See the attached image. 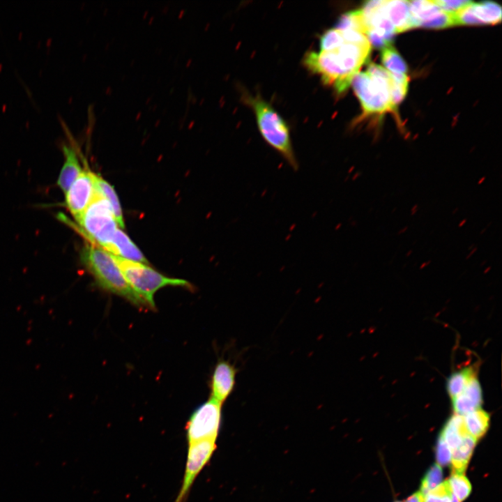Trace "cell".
<instances>
[{
  "label": "cell",
  "mask_w": 502,
  "mask_h": 502,
  "mask_svg": "<svg viewBox=\"0 0 502 502\" xmlns=\"http://www.w3.org/2000/svg\"><path fill=\"white\" fill-rule=\"evenodd\" d=\"M469 11L476 24H494L501 20V7L493 1L472 3L469 6Z\"/></svg>",
  "instance_id": "obj_15"
},
{
  "label": "cell",
  "mask_w": 502,
  "mask_h": 502,
  "mask_svg": "<svg viewBox=\"0 0 502 502\" xmlns=\"http://www.w3.org/2000/svg\"><path fill=\"white\" fill-rule=\"evenodd\" d=\"M96 192L93 172L83 170L65 193V204L77 220L87 208Z\"/></svg>",
  "instance_id": "obj_9"
},
{
  "label": "cell",
  "mask_w": 502,
  "mask_h": 502,
  "mask_svg": "<svg viewBox=\"0 0 502 502\" xmlns=\"http://www.w3.org/2000/svg\"><path fill=\"white\" fill-rule=\"evenodd\" d=\"M450 502H459V501H458V499H457L456 497H455V496L452 495V499H451V501H450Z\"/></svg>",
  "instance_id": "obj_29"
},
{
  "label": "cell",
  "mask_w": 502,
  "mask_h": 502,
  "mask_svg": "<svg viewBox=\"0 0 502 502\" xmlns=\"http://www.w3.org/2000/svg\"><path fill=\"white\" fill-rule=\"evenodd\" d=\"M467 433L478 441L488 430L490 425V415L480 408L463 416Z\"/></svg>",
  "instance_id": "obj_18"
},
{
  "label": "cell",
  "mask_w": 502,
  "mask_h": 502,
  "mask_svg": "<svg viewBox=\"0 0 502 502\" xmlns=\"http://www.w3.org/2000/svg\"><path fill=\"white\" fill-rule=\"evenodd\" d=\"M93 179L96 191L109 203L118 225L121 228H124L123 212L114 189L107 181L95 173H93Z\"/></svg>",
  "instance_id": "obj_19"
},
{
  "label": "cell",
  "mask_w": 502,
  "mask_h": 502,
  "mask_svg": "<svg viewBox=\"0 0 502 502\" xmlns=\"http://www.w3.org/2000/svg\"><path fill=\"white\" fill-rule=\"evenodd\" d=\"M381 60L388 71L393 74H406L407 65L396 49L389 45L381 49Z\"/></svg>",
  "instance_id": "obj_21"
},
{
  "label": "cell",
  "mask_w": 502,
  "mask_h": 502,
  "mask_svg": "<svg viewBox=\"0 0 502 502\" xmlns=\"http://www.w3.org/2000/svg\"><path fill=\"white\" fill-rule=\"evenodd\" d=\"M103 250L113 255L128 260L145 264H149L137 246L123 231L119 228Z\"/></svg>",
  "instance_id": "obj_12"
},
{
  "label": "cell",
  "mask_w": 502,
  "mask_h": 502,
  "mask_svg": "<svg viewBox=\"0 0 502 502\" xmlns=\"http://www.w3.org/2000/svg\"><path fill=\"white\" fill-rule=\"evenodd\" d=\"M477 441L476 439L467 434L463 438L459 445L452 450L450 460L452 472L464 473Z\"/></svg>",
  "instance_id": "obj_17"
},
{
  "label": "cell",
  "mask_w": 502,
  "mask_h": 502,
  "mask_svg": "<svg viewBox=\"0 0 502 502\" xmlns=\"http://www.w3.org/2000/svg\"><path fill=\"white\" fill-rule=\"evenodd\" d=\"M397 502H400V501H397Z\"/></svg>",
  "instance_id": "obj_30"
},
{
  "label": "cell",
  "mask_w": 502,
  "mask_h": 502,
  "mask_svg": "<svg viewBox=\"0 0 502 502\" xmlns=\"http://www.w3.org/2000/svg\"><path fill=\"white\" fill-rule=\"evenodd\" d=\"M371 49L369 40H346L331 50L308 52L304 63L309 70L320 76L324 84L332 86L337 93H342L367 61Z\"/></svg>",
  "instance_id": "obj_1"
},
{
  "label": "cell",
  "mask_w": 502,
  "mask_h": 502,
  "mask_svg": "<svg viewBox=\"0 0 502 502\" xmlns=\"http://www.w3.org/2000/svg\"><path fill=\"white\" fill-rule=\"evenodd\" d=\"M467 434L463 416L453 414L445 423L440 436L452 451Z\"/></svg>",
  "instance_id": "obj_16"
},
{
  "label": "cell",
  "mask_w": 502,
  "mask_h": 502,
  "mask_svg": "<svg viewBox=\"0 0 502 502\" xmlns=\"http://www.w3.org/2000/svg\"><path fill=\"white\" fill-rule=\"evenodd\" d=\"M79 230L94 245L102 249L109 243L118 229L109 203L97 191L91 202L77 220Z\"/></svg>",
  "instance_id": "obj_6"
},
{
  "label": "cell",
  "mask_w": 502,
  "mask_h": 502,
  "mask_svg": "<svg viewBox=\"0 0 502 502\" xmlns=\"http://www.w3.org/2000/svg\"><path fill=\"white\" fill-rule=\"evenodd\" d=\"M423 496L420 492L411 495L405 502H423Z\"/></svg>",
  "instance_id": "obj_28"
},
{
  "label": "cell",
  "mask_w": 502,
  "mask_h": 502,
  "mask_svg": "<svg viewBox=\"0 0 502 502\" xmlns=\"http://www.w3.org/2000/svg\"><path fill=\"white\" fill-rule=\"evenodd\" d=\"M443 478V469L437 463L434 464L427 471L422 479L420 492L424 496L441 484Z\"/></svg>",
  "instance_id": "obj_24"
},
{
  "label": "cell",
  "mask_w": 502,
  "mask_h": 502,
  "mask_svg": "<svg viewBox=\"0 0 502 502\" xmlns=\"http://www.w3.org/2000/svg\"><path fill=\"white\" fill-rule=\"evenodd\" d=\"M336 28L356 31L365 35L366 28L361 9L344 13L340 17Z\"/></svg>",
  "instance_id": "obj_23"
},
{
  "label": "cell",
  "mask_w": 502,
  "mask_h": 502,
  "mask_svg": "<svg viewBox=\"0 0 502 502\" xmlns=\"http://www.w3.org/2000/svg\"><path fill=\"white\" fill-rule=\"evenodd\" d=\"M452 494L447 480L423 496V502H450Z\"/></svg>",
  "instance_id": "obj_25"
},
{
  "label": "cell",
  "mask_w": 502,
  "mask_h": 502,
  "mask_svg": "<svg viewBox=\"0 0 502 502\" xmlns=\"http://www.w3.org/2000/svg\"><path fill=\"white\" fill-rule=\"evenodd\" d=\"M222 405L209 398L192 412L185 425L188 444L216 441L222 421Z\"/></svg>",
  "instance_id": "obj_7"
},
{
  "label": "cell",
  "mask_w": 502,
  "mask_h": 502,
  "mask_svg": "<svg viewBox=\"0 0 502 502\" xmlns=\"http://www.w3.org/2000/svg\"><path fill=\"white\" fill-rule=\"evenodd\" d=\"M476 376L477 372L472 366L451 374L446 381V391L450 399L460 394L470 381Z\"/></svg>",
  "instance_id": "obj_20"
},
{
  "label": "cell",
  "mask_w": 502,
  "mask_h": 502,
  "mask_svg": "<svg viewBox=\"0 0 502 502\" xmlns=\"http://www.w3.org/2000/svg\"><path fill=\"white\" fill-rule=\"evenodd\" d=\"M111 255L128 284L151 310H156L154 295L160 289L167 286L188 289L192 287L188 281L164 275L148 264Z\"/></svg>",
  "instance_id": "obj_5"
},
{
  "label": "cell",
  "mask_w": 502,
  "mask_h": 502,
  "mask_svg": "<svg viewBox=\"0 0 502 502\" xmlns=\"http://www.w3.org/2000/svg\"><path fill=\"white\" fill-rule=\"evenodd\" d=\"M351 84L364 115L396 111L390 94L392 76L386 68L370 63L366 71L354 76Z\"/></svg>",
  "instance_id": "obj_3"
},
{
  "label": "cell",
  "mask_w": 502,
  "mask_h": 502,
  "mask_svg": "<svg viewBox=\"0 0 502 502\" xmlns=\"http://www.w3.org/2000/svg\"><path fill=\"white\" fill-rule=\"evenodd\" d=\"M80 258L100 288L140 309H149L128 284L110 253L93 244L86 245L81 251Z\"/></svg>",
  "instance_id": "obj_2"
},
{
  "label": "cell",
  "mask_w": 502,
  "mask_h": 502,
  "mask_svg": "<svg viewBox=\"0 0 502 502\" xmlns=\"http://www.w3.org/2000/svg\"><path fill=\"white\" fill-rule=\"evenodd\" d=\"M215 440H204L188 444L183 482L174 502H185L191 487L215 448Z\"/></svg>",
  "instance_id": "obj_8"
},
{
  "label": "cell",
  "mask_w": 502,
  "mask_h": 502,
  "mask_svg": "<svg viewBox=\"0 0 502 502\" xmlns=\"http://www.w3.org/2000/svg\"><path fill=\"white\" fill-rule=\"evenodd\" d=\"M256 115L259 130L266 143L274 149L294 169L298 162L294 152L289 129L280 114L259 96H244Z\"/></svg>",
  "instance_id": "obj_4"
},
{
  "label": "cell",
  "mask_w": 502,
  "mask_h": 502,
  "mask_svg": "<svg viewBox=\"0 0 502 502\" xmlns=\"http://www.w3.org/2000/svg\"><path fill=\"white\" fill-rule=\"evenodd\" d=\"M452 451L439 435L436 446V459L440 466H447L450 463Z\"/></svg>",
  "instance_id": "obj_26"
},
{
  "label": "cell",
  "mask_w": 502,
  "mask_h": 502,
  "mask_svg": "<svg viewBox=\"0 0 502 502\" xmlns=\"http://www.w3.org/2000/svg\"><path fill=\"white\" fill-rule=\"evenodd\" d=\"M237 370L230 362L218 360L214 367L210 383V398L223 404L233 392Z\"/></svg>",
  "instance_id": "obj_10"
},
{
  "label": "cell",
  "mask_w": 502,
  "mask_h": 502,
  "mask_svg": "<svg viewBox=\"0 0 502 502\" xmlns=\"http://www.w3.org/2000/svg\"><path fill=\"white\" fill-rule=\"evenodd\" d=\"M383 8L397 33L414 28L409 1H383Z\"/></svg>",
  "instance_id": "obj_13"
},
{
  "label": "cell",
  "mask_w": 502,
  "mask_h": 502,
  "mask_svg": "<svg viewBox=\"0 0 502 502\" xmlns=\"http://www.w3.org/2000/svg\"><path fill=\"white\" fill-rule=\"evenodd\" d=\"M452 494L459 502L464 501L471 492V485L463 473L452 472L447 480Z\"/></svg>",
  "instance_id": "obj_22"
},
{
  "label": "cell",
  "mask_w": 502,
  "mask_h": 502,
  "mask_svg": "<svg viewBox=\"0 0 502 502\" xmlns=\"http://www.w3.org/2000/svg\"><path fill=\"white\" fill-rule=\"evenodd\" d=\"M64 162L59 172L57 185L66 193L73 183L82 172L76 150L72 146H63Z\"/></svg>",
  "instance_id": "obj_14"
},
{
  "label": "cell",
  "mask_w": 502,
  "mask_h": 502,
  "mask_svg": "<svg viewBox=\"0 0 502 502\" xmlns=\"http://www.w3.org/2000/svg\"><path fill=\"white\" fill-rule=\"evenodd\" d=\"M434 1L443 11L453 14L469 6L472 2L471 1L465 0H440Z\"/></svg>",
  "instance_id": "obj_27"
},
{
  "label": "cell",
  "mask_w": 502,
  "mask_h": 502,
  "mask_svg": "<svg viewBox=\"0 0 502 502\" xmlns=\"http://www.w3.org/2000/svg\"><path fill=\"white\" fill-rule=\"evenodd\" d=\"M482 402V391L478 376L470 381L460 394L451 399L454 414L459 416L481 408Z\"/></svg>",
  "instance_id": "obj_11"
}]
</instances>
